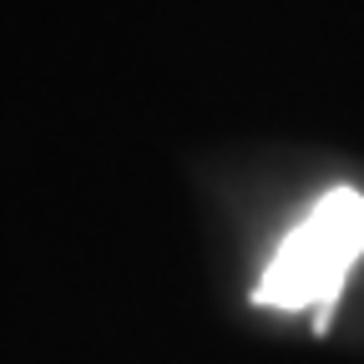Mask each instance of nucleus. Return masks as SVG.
<instances>
[{"instance_id":"1","label":"nucleus","mask_w":364,"mask_h":364,"mask_svg":"<svg viewBox=\"0 0 364 364\" xmlns=\"http://www.w3.org/2000/svg\"><path fill=\"white\" fill-rule=\"evenodd\" d=\"M364 258V193L329 188L279 243L263 279L253 284V304L279 314H318L314 329H329V314L344 294L349 268Z\"/></svg>"}]
</instances>
